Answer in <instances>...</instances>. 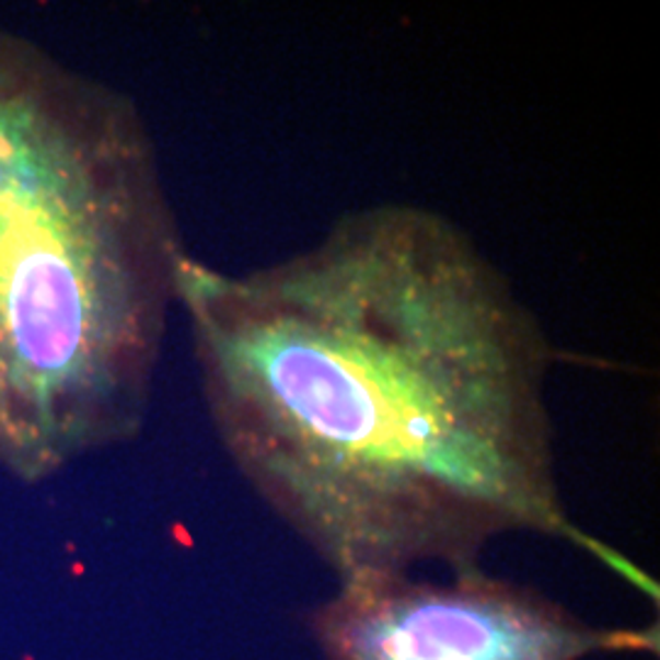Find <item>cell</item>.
Returning <instances> with one entry per match:
<instances>
[{
  "label": "cell",
  "mask_w": 660,
  "mask_h": 660,
  "mask_svg": "<svg viewBox=\"0 0 660 660\" xmlns=\"http://www.w3.org/2000/svg\"><path fill=\"white\" fill-rule=\"evenodd\" d=\"M311 626L328 660H584L658 648L656 628L592 626L479 565L450 570L448 580L414 572L338 580Z\"/></svg>",
  "instance_id": "3957f363"
},
{
  "label": "cell",
  "mask_w": 660,
  "mask_h": 660,
  "mask_svg": "<svg viewBox=\"0 0 660 660\" xmlns=\"http://www.w3.org/2000/svg\"><path fill=\"white\" fill-rule=\"evenodd\" d=\"M188 255L130 93L0 27V463L138 433Z\"/></svg>",
  "instance_id": "7a4b0ae2"
},
{
  "label": "cell",
  "mask_w": 660,
  "mask_h": 660,
  "mask_svg": "<svg viewBox=\"0 0 660 660\" xmlns=\"http://www.w3.org/2000/svg\"><path fill=\"white\" fill-rule=\"evenodd\" d=\"M180 309L220 443L338 580L473 568L491 541L539 533L656 594L572 523L555 473L553 340L450 216L352 208L245 271L188 255Z\"/></svg>",
  "instance_id": "6da1fadb"
}]
</instances>
